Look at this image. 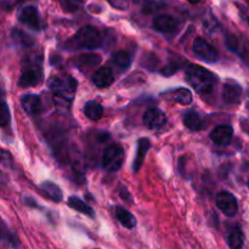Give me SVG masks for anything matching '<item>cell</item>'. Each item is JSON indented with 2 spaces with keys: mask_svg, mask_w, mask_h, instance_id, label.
<instances>
[{
  "mask_svg": "<svg viewBox=\"0 0 249 249\" xmlns=\"http://www.w3.org/2000/svg\"><path fill=\"white\" fill-rule=\"evenodd\" d=\"M185 77L187 83L201 95L211 94L218 83V78L214 73L197 65L187 66Z\"/></svg>",
  "mask_w": 249,
  "mask_h": 249,
  "instance_id": "6da1fadb",
  "label": "cell"
},
{
  "mask_svg": "<svg viewBox=\"0 0 249 249\" xmlns=\"http://www.w3.org/2000/svg\"><path fill=\"white\" fill-rule=\"evenodd\" d=\"M73 46L75 49H96L101 46L102 36L95 27H82L72 38Z\"/></svg>",
  "mask_w": 249,
  "mask_h": 249,
  "instance_id": "7a4b0ae2",
  "label": "cell"
},
{
  "mask_svg": "<svg viewBox=\"0 0 249 249\" xmlns=\"http://www.w3.org/2000/svg\"><path fill=\"white\" fill-rule=\"evenodd\" d=\"M49 87L53 95L61 97L65 101H72L77 90V80L70 75L65 77H53L49 80Z\"/></svg>",
  "mask_w": 249,
  "mask_h": 249,
  "instance_id": "3957f363",
  "label": "cell"
},
{
  "mask_svg": "<svg viewBox=\"0 0 249 249\" xmlns=\"http://www.w3.org/2000/svg\"><path fill=\"white\" fill-rule=\"evenodd\" d=\"M124 162V150L119 145H111L105 150L102 164L108 172H118Z\"/></svg>",
  "mask_w": 249,
  "mask_h": 249,
  "instance_id": "277c9868",
  "label": "cell"
},
{
  "mask_svg": "<svg viewBox=\"0 0 249 249\" xmlns=\"http://www.w3.org/2000/svg\"><path fill=\"white\" fill-rule=\"evenodd\" d=\"M43 78V71H41L40 63L28 62L23 66L21 75L18 78V84L22 88L36 87L40 83Z\"/></svg>",
  "mask_w": 249,
  "mask_h": 249,
  "instance_id": "5b68a950",
  "label": "cell"
},
{
  "mask_svg": "<svg viewBox=\"0 0 249 249\" xmlns=\"http://www.w3.org/2000/svg\"><path fill=\"white\" fill-rule=\"evenodd\" d=\"M194 53H196V56L198 58H201L202 61H206V62H215L219 58L218 51L211 45L207 40L202 38L195 39L194 41Z\"/></svg>",
  "mask_w": 249,
  "mask_h": 249,
  "instance_id": "8992f818",
  "label": "cell"
},
{
  "mask_svg": "<svg viewBox=\"0 0 249 249\" xmlns=\"http://www.w3.org/2000/svg\"><path fill=\"white\" fill-rule=\"evenodd\" d=\"M216 206L226 216H235L238 211V204L236 197L230 192L221 191L216 196Z\"/></svg>",
  "mask_w": 249,
  "mask_h": 249,
  "instance_id": "52a82bcc",
  "label": "cell"
},
{
  "mask_svg": "<svg viewBox=\"0 0 249 249\" xmlns=\"http://www.w3.org/2000/svg\"><path fill=\"white\" fill-rule=\"evenodd\" d=\"M142 121L148 129H160L167 123V117L162 109L150 108L143 113Z\"/></svg>",
  "mask_w": 249,
  "mask_h": 249,
  "instance_id": "ba28073f",
  "label": "cell"
},
{
  "mask_svg": "<svg viewBox=\"0 0 249 249\" xmlns=\"http://www.w3.org/2000/svg\"><path fill=\"white\" fill-rule=\"evenodd\" d=\"M211 140L218 146L230 145L233 138V129L230 125H219L209 135Z\"/></svg>",
  "mask_w": 249,
  "mask_h": 249,
  "instance_id": "9c48e42d",
  "label": "cell"
},
{
  "mask_svg": "<svg viewBox=\"0 0 249 249\" xmlns=\"http://www.w3.org/2000/svg\"><path fill=\"white\" fill-rule=\"evenodd\" d=\"M18 19L21 23L26 24V26L31 27V28L36 29H41V22L39 18L38 10L34 6H26L19 11Z\"/></svg>",
  "mask_w": 249,
  "mask_h": 249,
  "instance_id": "30bf717a",
  "label": "cell"
},
{
  "mask_svg": "<svg viewBox=\"0 0 249 249\" xmlns=\"http://www.w3.org/2000/svg\"><path fill=\"white\" fill-rule=\"evenodd\" d=\"M242 97V88L235 82H228L223 88V99L228 105H237Z\"/></svg>",
  "mask_w": 249,
  "mask_h": 249,
  "instance_id": "8fae6325",
  "label": "cell"
},
{
  "mask_svg": "<svg viewBox=\"0 0 249 249\" xmlns=\"http://www.w3.org/2000/svg\"><path fill=\"white\" fill-rule=\"evenodd\" d=\"M153 28L160 33H172L178 28V19L170 15H160L153 19Z\"/></svg>",
  "mask_w": 249,
  "mask_h": 249,
  "instance_id": "7c38bea8",
  "label": "cell"
},
{
  "mask_svg": "<svg viewBox=\"0 0 249 249\" xmlns=\"http://www.w3.org/2000/svg\"><path fill=\"white\" fill-rule=\"evenodd\" d=\"M92 82L97 88H107L114 82L113 71L109 67H101L92 74Z\"/></svg>",
  "mask_w": 249,
  "mask_h": 249,
  "instance_id": "4fadbf2b",
  "label": "cell"
},
{
  "mask_svg": "<svg viewBox=\"0 0 249 249\" xmlns=\"http://www.w3.org/2000/svg\"><path fill=\"white\" fill-rule=\"evenodd\" d=\"M151 148V142L148 139H140L138 142V152H136V157L134 160L133 169L134 172L138 173L140 170L141 165L143 164V160H145L146 155H147V151Z\"/></svg>",
  "mask_w": 249,
  "mask_h": 249,
  "instance_id": "5bb4252c",
  "label": "cell"
},
{
  "mask_svg": "<svg viewBox=\"0 0 249 249\" xmlns=\"http://www.w3.org/2000/svg\"><path fill=\"white\" fill-rule=\"evenodd\" d=\"M21 104L28 114H38L41 111V100L36 95H26L22 97Z\"/></svg>",
  "mask_w": 249,
  "mask_h": 249,
  "instance_id": "9a60e30c",
  "label": "cell"
},
{
  "mask_svg": "<svg viewBox=\"0 0 249 249\" xmlns=\"http://www.w3.org/2000/svg\"><path fill=\"white\" fill-rule=\"evenodd\" d=\"M226 45H228V48L230 49L231 51H233V53H236L237 55H240L241 57H243L245 60H249V51L247 50V48L241 43V40L237 36H232V34H229V36H226Z\"/></svg>",
  "mask_w": 249,
  "mask_h": 249,
  "instance_id": "2e32d148",
  "label": "cell"
},
{
  "mask_svg": "<svg viewBox=\"0 0 249 249\" xmlns=\"http://www.w3.org/2000/svg\"><path fill=\"white\" fill-rule=\"evenodd\" d=\"M114 215H116L117 220L126 229H133L136 225V219L130 212L124 209L123 207H116L114 211Z\"/></svg>",
  "mask_w": 249,
  "mask_h": 249,
  "instance_id": "e0dca14e",
  "label": "cell"
},
{
  "mask_svg": "<svg viewBox=\"0 0 249 249\" xmlns=\"http://www.w3.org/2000/svg\"><path fill=\"white\" fill-rule=\"evenodd\" d=\"M184 124L191 131H198L203 128V119L197 112L189 111L184 116Z\"/></svg>",
  "mask_w": 249,
  "mask_h": 249,
  "instance_id": "ac0fdd59",
  "label": "cell"
},
{
  "mask_svg": "<svg viewBox=\"0 0 249 249\" xmlns=\"http://www.w3.org/2000/svg\"><path fill=\"white\" fill-rule=\"evenodd\" d=\"M84 113L90 121H100L102 116H104V107L96 101H89L85 104Z\"/></svg>",
  "mask_w": 249,
  "mask_h": 249,
  "instance_id": "d6986e66",
  "label": "cell"
},
{
  "mask_svg": "<svg viewBox=\"0 0 249 249\" xmlns=\"http://www.w3.org/2000/svg\"><path fill=\"white\" fill-rule=\"evenodd\" d=\"M41 189H43L44 194L49 197L50 199H53V202H61L63 198L62 191H61L60 187L56 184L51 181H45L41 184Z\"/></svg>",
  "mask_w": 249,
  "mask_h": 249,
  "instance_id": "ffe728a7",
  "label": "cell"
},
{
  "mask_svg": "<svg viewBox=\"0 0 249 249\" xmlns=\"http://www.w3.org/2000/svg\"><path fill=\"white\" fill-rule=\"evenodd\" d=\"M245 243V235H243L242 230L240 226H235L233 230L229 233L228 236V245L229 247L232 249H238L243 247Z\"/></svg>",
  "mask_w": 249,
  "mask_h": 249,
  "instance_id": "44dd1931",
  "label": "cell"
},
{
  "mask_svg": "<svg viewBox=\"0 0 249 249\" xmlns=\"http://www.w3.org/2000/svg\"><path fill=\"white\" fill-rule=\"evenodd\" d=\"M100 61H101V57L97 53H85L78 58V67L83 71H88L89 68L99 65Z\"/></svg>",
  "mask_w": 249,
  "mask_h": 249,
  "instance_id": "7402d4cb",
  "label": "cell"
},
{
  "mask_svg": "<svg viewBox=\"0 0 249 249\" xmlns=\"http://www.w3.org/2000/svg\"><path fill=\"white\" fill-rule=\"evenodd\" d=\"M112 63L121 70H126L131 65V55L126 51H117L112 55Z\"/></svg>",
  "mask_w": 249,
  "mask_h": 249,
  "instance_id": "603a6c76",
  "label": "cell"
},
{
  "mask_svg": "<svg viewBox=\"0 0 249 249\" xmlns=\"http://www.w3.org/2000/svg\"><path fill=\"white\" fill-rule=\"evenodd\" d=\"M68 206H70L71 208L74 209V211L85 214V215L88 216H91V218L95 215L91 207L88 206L84 201H82V199L78 198V197H70V199H68Z\"/></svg>",
  "mask_w": 249,
  "mask_h": 249,
  "instance_id": "cb8c5ba5",
  "label": "cell"
},
{
  "mask_svg": "<svg viewBox=\"0 0 249 249\" xmlns=\"http://www.w3.org/2000/svg\"><path fill=\"white\" fill-rule=\"evenodd\" d=\"M173 99L181 105H190L194 100V96H192V92L189 89L181 88V89H178L173 92Z\"/></svg>",
  "mask_w": 249,
  "mask_h": 249,
  "instance_id": "d4e9b609",
  "label": "cell"
},
{
  "mask_svg": "<svg viewBox=\"0 0 249 249\" xmlns=\"http://www.w3.org/2000/svg\"><path fill=\"white\" fill-rule=\"evenodd\" d=\"M12 38H14L15 43L22 46H32L34 43L33 39L29 38L26 33L18 31V29H15V31L12 32Z\"/></svg>",
  "mask_w": 249,
  "mask_h": 249,
  "instance_id": "484cf974",
  "label": "cell"
},
{
  "mask_svg": "<svg viewBox=\"0 0 249 249\" xmlns=\"http://www.w3.org/2000/svg\"><path fill=\"white\" fill-rule=\"evenodd\" d=\"M58 2L62 6L63 11L74 12L83 6L84 0H58Z\"/></svg>",
  "mask_w": 249,
  "mask_h": 249,
  "instance_id": "4316f807",
  "label": "cell"
},
{
  "mask_svg": "<svg viewBox=\"0 0 249 249\" xmlns=\"http://www.w3.org/2000/svg\"><path fill=\"white\" fill-rule=\"evenodd\" d=\"M10 121H11V116H10L9 107L2 97H0V126H6Z\"/></svg>",
  "mask_w": 249,
  "mask_h": 249,
  "instance_id": "83f0119b",
  "label": "cell"
},
{
  "mask_svg": "<svg viewBox=\"0 0 249 249\" xmlns=\"http://www.w3.org/2000/svg\"><path fill=\"white\" fill-rule=\"evenodd\" d=\"M178 70H179V65H177V63H169V65H165V67H163L160 70V73L164 75H172Z\"/></svg>",
  "mask_w": 249,
  "mask_h": 249,
  "instance_id": "f1b7e54d",
  "label": "cell"
},
{
  "mask_svg": "<svg viewBox=\"0 0 249 249\" xmlns=\"http://www.w3.org/2000/svg\"><path fill=\"white\" fill-rule=\"evenodd\" d=\"M109 4L113 5L114 7H117V9H121V10H124L128 7V0H108Z\"/></svg>",
  "mask_w": 249,
  "mask_h": 249,
  "instance_id": "f546056e",
  "label": "cell"
},
{
  "mask_svg": "<svg viewBox=\"0 0 249 249\" xmlns=\"http://www.w3.org/2000/svg\"><path fill=\"white\" fill-rule=\"evenodd\" d=\"M12 160V157L11 155H10L7 151L2 150L1 147H0V163H4V164H7V163H10Z\"/></svg>",
  "mask_w": 249,
  "mask_h": 249,
  "instance_id": "4dcf8cb0",
  "label": "cell"
},
{
  "mask_svg": "<svg viewBox=\"0 0 249 249\" xmlns=\"http://www.w3.org/2000/svg\"><path fill=\"white\" fill-rule=\"evenodd\" d=\"M7 181V179H6V175L4 174V173L1 172V170H0V185H2V184H5V182Z\"/></svg>",
  "mask_w": 249,
  "mask_h": 249,
  "instance_id": "1f68e13d",
  "label": "cell"
},
{
  "mask_svg": "<svg viewBox=\"0 0 249 249\" xmlns=\"http://www.w3.org/2000/svg\"><path fill=\"white\" fill-rule=\"evenodd\" d=\"M243 17H245V19L248 22V24H249V15L248 14H245V12H243Z\"/></svg>",
  "mask_w": 249,
  "mask_h": 249,
  "instance_id": "d6a6232c",
  "label": "cell"
},
{
  "mask_svg": "<svg viewBox=\"0 0 249 249\" xmlns=\"http://www.w3.org/2000/svg\"><path fill=\"white\" fill-rule=\"evenodd\" d=\"M187 1L191 2V4H198V2L201 1V0H187Z\"/></svg>",
  "mask_w": 249,
  "mask_h": 249,
  "instance_id": "836d02e7",
  "label": "cell"
},
{
  "mask_svg": "<svg viewBox=\"0 0 249 249\" xmlns=\"http://www.w3.org/2000/svg\"><path fill=\"white\" fill-rule=\"evenodd\" d=\"M248 186H249V181H248Z\"/></svg>",
  "mask_w": 249,
  "mask_h": 249,
  "instance_id": "e575fe53",
  "label": "cell"
},
{
  "mask_svg": "<svg viewBox=\"0 0 249 249\" xmlns=\"http://www.w3.org/2000/svg\"><path fill=\"white\" fill-rule=\"evenodd\" d=\"M248 2H249V0H248Z\"/></svg>",
  "mask_w": 249,
  "mask_h": 249,
  "instance_id": "d590c367",
  "label": "cell"
}]
</instances>
